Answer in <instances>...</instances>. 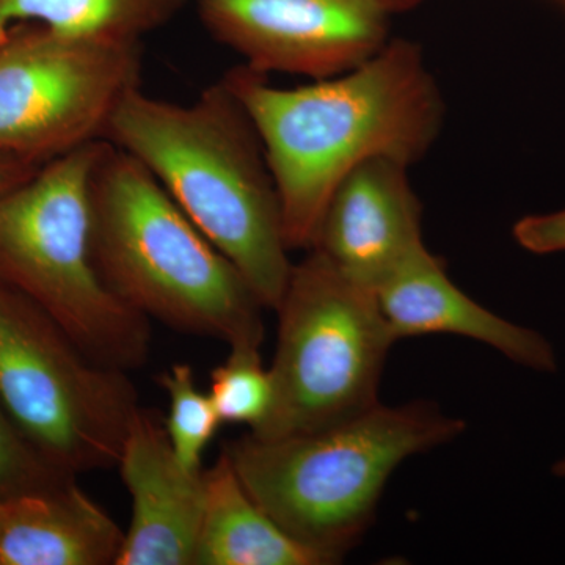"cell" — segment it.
Wrapping results in <instances>:
<instances>
[{"label":"cell","mask_w":565,"mask_h":565,"mask_svg":"<svg viewBox=\"0 0 565 565\" xmlns=\"http://www.w3.org/2000/svg\"><path fill=\"white\" fill-rule=\"evenodd\" d=\"M273 393L269 367L255 345H233L228 359L211 371L210 396L222 423L255 430L269 414Z\"/></svg>","instance_id":"cell-17"},{"label":"cell","mask_w":565,"mask_h":565,"mask_svg":"<svg viewBox=\"0 0 565 565\" xmlns=\"http://www.w3.org/2000/svg\"><path fill=\"white\" fill-rule=\"evenodd\" d=\"M65 476L47 463L18 429L0 401V497L52 484Z\"/></svg>","instance_id":"cell-18"},{"label":"cell","mask_w":565,"mask_h":565,"mask_svg":"<svg viewBox=\"0 0 565 565\" xmlns=\"http://www.w3.org/2000/svg\"><path fill=\"white\" fill-rule=\"evenodd\" d=\"M140 73L141 43L17 25L0 43V151L43 166L104 140Z\"/></svg>","instance_id":"cell-8"},{"label":"cell","mask_w":565,"mask_h":565,"mask_svg":"<svg viewBox=\"0 0 565 565\" xmlns=\"http://www.w3.org/2000/svg\"><path fill=\"white\" fill-rule=\"evenodd\" d=\"M278 338L269 414L250 434L262 438L313 433L379 404V386L396 343L377 292L308 250L294 264L275 308Z\"/></svg>","instance_id":"cell-6"},{"label":"cell","mask_w":565,"mask_h":565,"mask_svg":"<svg viewBox=\"0 0 565 565\" xmlns=\"http://www.w3.org/2000/svg\"><path fill=\"white\" fill-rule=\"evenodd\" d=\"M377 299L397 341L422 334H457L490 345L531 370H556L555 352L542 334L475 302L449 280L445 264L427 248L377 289Z\"/></svg>","instance_id":"cell-12"},{"label":"cell","mask_w":565,"mask_h":565,"mask_svg":"<svg viewBox=\"0 0 565 565\" xmlns=\"http://www.w3.org/2000/svg\"><path fill=\"white\" fill-rule=\"evenodd\" d=\"M122 541L74 476L0 497V565H115Z\"/></svg>","instance_id":"cell-13"},{"label":"cell","mask_w":565,"mask_h":565,"mask_svg":"<svg viewBox=\"0 0 565 565\" xmlns=\"http://www.w3.org/2000/svg\"><path fill=\"white\" fill-rule=\"evenodd\" d=\"M132 515L115 565H195L206 505V470L174 455L163 416L140 407L117 463Z\"/></svg>","instance_id":"cell-11"},{"label":"cell","mask_w":565,"mask_h":565,"mask_svg":"<svg viewBox=\"0 0 565 565\" xmlns=\"http://www.w3.org/2000/svg\"><path fill=\"white\" fill-rule=\"evenodd\" d=\"M226 84L263 141L281 204L289 250H310L330 196L360 163L412 166L433 147L444 102L422 51L388 41L362 65L297 88L273 87L237 66Z\"/></svg>","instance_id":"cell-1"},{"label":"cell","mask_w":565,"mask_h":565,"mask_svg":"<svg viewBox=\"0 0 565 565\" xmlns=\"http://www.w3.org/2000/svg\"><path fill=\"white\" fill-rule=\"evenodd\" d=\"M514 236L523 248L537 255L565 252V210L522 218L515 225Z\"/></svg>","instance_id":"cell-19"},{"label":"cell","mask_w":565,"mask_h":565,"mask_svg":"<svg viewBox=\"0 0 565 565\" xmlns=\"http://www.w3.org/2000/svg\"><path fill=\"white\" fill-rule=\"evenodd\" d=\"M0 401L47 463L66 475L117 467L139 394L54 319L0 281Z\"/></svg>","instance_id":"cell-7"},{"label":"cell","mask_w":565,"mask_h":565,"mask_svg":"<svg viewBox=\"0 0 565 565\" xmlns=\"http://www.w3.org/2000/svg\"><path fill=\"white\" fill-rule=\"evenodd\" d=\"M424 248L422 203L408 182L407 166L375 158L355 167L334 189L310 250L377 292Z\"/></svg>","instance_id":"cell-10"},{"label":"cell","mask_w":565,"mask_h":565,"mask_svg":"<svg viewBox=\"0 0 565 565\" xmlns=\"http://www.w3.org/2000/svg\"><path fill=\"white\" fill-rule=\"evenodd\" d=\"M465 423L427 401L386 407L280 438L250 433L225 446L241 481L297 541L340 563L373 525L393 471L455 440Z\"/></svg>","instance_id":"cell-4"},{"label":"cell","mask_w":565,"mask_h":565,"mask_svg":"<svg viewBox=\"0 0 565 565\" xmlns=\"http://www.w3.org/2000/svg\"><path fill=\"white\" fill-rule=\"evenodd\" d=\"M553 471H555L556 476H564L565 478V459L557 462L555 468H553Z\"/></svg>","instance_id":"cell-22"},{"label":"cell","mask_w":565,"mask_h":565,"mask_svg":"<svg viewBox=\"0 0 565 565\" xmlns=\"http://www.w3.org/2000/svg\"><path fill=\"white\" fill-rule=\"evenodd\" d=\"M185 3L188 0H0V43L21 24L141 43L145 35L172 22Z\"/></svg>","instance_id":"cell-15"},{"label":"cell","mask_w":565,"mask_h":565,"mask_svg":"<svg viewBox=\"0 0 565 565\" xmlns=\"http://www.w3.org/2000/svg\"><path fill=\"white\" fill-rule=\"evenodd\" d=\"M196 13L255 73L319 81L377 54L392 11L382 0H196Z\"/></svg>","instance_id":"cell-9"},{"label":"cell","mask_w":565,"mask_h":565,"mask_svg":"<svg viewBox=\"0 0 565 565\" xmlns=\"http://www.w3.org/2000/svg\"><path fill=\"white\" fill-rule=\"evenodd\" d=\"M386 7H388L390 11H401L412 9L416 3L422 2V0H382Z\"/></svg>","instance_id":"cell-21"},{"label":"cell","mask_w":565,"mask_h":565,"mask_svg":"<svg viewBox=\"0 0 565 565\" xmlns=\"http://www.w3.org/2000/svg\"><path fill=\"white\" fill-rule=\"evenodd\" d=\"M156 381L169 396V415L163 422L174 455L184 467L200 470L204 451L222 424L210 393L199 388L189 363L172 364Z\"/></svg>","instance_id":"cell-16"},{"label":"cell","mask_w":565,"mask_h":565,"mask_svg":"<svg viewBox=\"0 0 565 565\" xmlns=\"http://www.w3.org/2000/svg\"><path fill=\"white\" fill-rule=\"evenodd\" d=\"M286 533L245 489L223 448L206 470V505L195 565H329Z\"/></svg>","instance_id":"cell-14"},{"label":"cell","mask_w":565,"mask_h":565,"mask_svg":"<svg viewBox=\"0 0 565 565\" xmlns=\"http://www.w3.org/2000/svg\"><path fill=\"white\" fill-rule=\"evenodd\" d=\"M40 167V163L25 161L18 156L0 151V195L29 180Z\"/></svg>","instance_id":"cell-20"},{"label":"cell","mask_w":565,"mask_h":565,"mask_svg":"<svg viewBox=\"0 0 565 565\" xmlns=\"http://www.w3.org/2000/svg\"><path fill=\"white\" fill-rule=\"evenodd\" d=\"M96 140L41 166L0 195V281L32 300L96 362L129 371L150 359L151 327L104 280L93 248Z\"/></svg>","instance_id":"cell-5"},{"label":"cell","mask_w":565,"mask_h":565,"mask_svg":"<svg viewBox=\"0 0 565 565\" xmlns=\"http://www.w3.org/2000/svg\"><path fill=\"white\" fill-rule=\"evenodd\" d=\"M104 140L161 182L264 308L278 307L294 267L280 199L259 134L225 79L191 104L136 88L115 110Z\"/></svg>","instance_id":"cell-2"},{"label":"cell","mask_w":565,"mask_h":565,"mask_svg":"<svg viewBox=\"0 0 565 565\" xmlns=\"http://www.w3.org/2000/svg\"><path fill=\"white\" fill-rule=\"evenodd\" d=\"M93 248L111 291L180 332L262 348L263 305L243 274L128 152L107 141L92 181Z\"/></svg>","instance_id":"cell-3"}]
</instances>
